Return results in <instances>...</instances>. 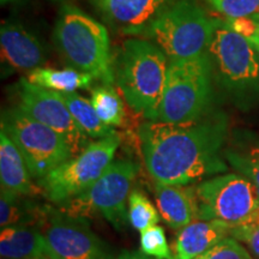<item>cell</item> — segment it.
Here are the masks:
<instances>
[{
  "mask_svg": "<svg viewBox=\"0 0 259 259\" xmlns=\"http://www.w3.org/2000/svg\"><path fill=\"white\" fill-rule=\"evenodd\" d=\"M213 84L235 106L259 105V51L253 42L218 19L208 51Z\"/></svg>",
  "mask_w": 259,
  "mask_h": 259,
  "instance_id": "obj_2",
  "label": "cell"
},
{
  "mask_svg": "<svg viewBox=\"0 0 259 259\" xmlns=\"http://www.w3.org/2000/svg\"><path fill=\"white\" fill-rule=\"evenodd\" d=\"M22 196L2 189L0 194V226L2 228L16 225L32 226L44 221L47 206L37 208L31 203H24Z\"/></svg>",
  "mask_w": 259,
  "mask_h": 259,
  "instance_id": "obj_21",
  "label": "cell"
},
{
  "mask_svg": "<svg viewBox=\"0 0 259 259\" xmlns=\"http://www.w3.org/2000/svg\"><path fill=\"white\" fill-rule=\"evenodd\" d=\"M213 79L208 54L169 60L157 116L155 121L183 124L210 113Z\"/></svg>",
  "mask_w": 259,
  "mask_h": 259,
  "instance_id": "obj_5",
  "label": "cell"
},
{
  "mask_svg": "<svg viewBox=\"0 0 259 259\" xmlns=\"http://www.w3.org/2000/svg\"><path fill=\"white\" fill-rule=\"evenodd\" d=\"M141 250L149 257L174 259L173 252L168 246L164 229L157 225L141 233Z\"/></svg>",
  "mask_w": 259,
  "mask_h": 259,
  "instance_id": "obj_25",
  "label": "cell"
},
{
  "mask_svg": "<svg viewBox=\"0 0 259 259\" xmlns=\"http://www.w3.org/2000/svg\"><path fill=\"white\" fill-rule=\"evenodd\" d=\"M17 95L19 108L63 136L72 149L73 156L92 143V138L82 131L58 92L41 88L22 78L17 84Z\"/></svg>",
  "mask_w": 259,
  "mask_h": 259,
  "instance_id": "obj_12",
  "label": "cell"
},
{
  "mask_svg": "<svg viewBox=\"0 0 259 259\" xmlns=\"http://www.w3.org/2000/svg\"><path fill=\"white\" fill-rule=\"evenodd\" d=\"M196 259H252V257L236 239L227 236Z\"/></svg>",
  "mask_w": 259,
  "mask_h": 259,
  "instance_id": "obj_27",
  "label": "cell"
},
{
  "mask_svg": "<svg viewBox=\"0 0 259 259\" xmlns=\"http://www.w3.org/2000/svg\"><path fill=\"white\" fill-rule=\"evenodd\" d=\"M227 130L226 115L211 112L183 124L143 122L138 137L148 173L155 183L183 186L225 173L228 166L221 153Z\"/></svg>",
  "mask_w": 259,
  "mask_h": 259,
  "instance_id": "obj_1",
  "label": "cell"
},
{
  "mask_svg": "<svg viewBox=\"0 0 259 259\" xmlns=\"http://www.w3.org/2000/svg\"><path fill=\"white\" fill-rule=\"evenodd\" d=\"M109 24L127 34L143 32L166 10L167 0H90Z\"/></svg>",
  "mask_w": 259,
  "mask_h": 259,
  "instance_id": "obj_13",
  "label": "cell"
},
{
  "mask_svg": "<svg viewBox=\"0 0 259 259\" xmlns=\"http://www.w3.org/2000/svg\"><path fill=\"white\" fill-rule=\"evenodd\" d=\"M0 254L3 259H48L41 229L27 225L2 228Z\"/></svg>",
  "mask_w": 259,
  "mask_h": 259,
  "instance_id": "obj_17",
  "label": "cell"
},
{
  "mask_svg": "<svg viewBox=\"0 0 259 259\" xmlns=\"http://www.w3.org/2000/svg\"><path fill=\"white\" fill-rule=\"evenodd\" d=\"M137 173L138 166L134 161L114 160L88 190L61 204V210L73 216L97 211L120 231L128 221L126 202Z\"/></svg>",
  "mask_w": 259,
  "mask_h": 259,
  "instance_id": "obj_10",
  "label": "cell"
},
{
  "mask_svg": "<svg viewBox=\"0 0 259 259\" xmlns=\"http://www.w3.org/2000/svg\"><path fill=\"white\" fill-rule=\"evenodd\" d=\"M54 44L71 69L106 85L115 83L111 40L105 25L72 5H64L54 25Z\"/></svg>",
  "mask_w": 259,
  "mask_h": 259,
  "instance_id": "obj_4",
  "label": "cell"
},
{
  "mask_svg": "<svg viewBox=\"0 0 259 259\" xmlns=\"http://www.w3.org/2000/svg\"><path fill=\"white\" fill-rule=\"evenodd\" d=\"M119 145V134L96 139L82 153L74 155L38 180V187L51 202L57 204H63L79 196L114 161Z\"/></svg>",
  "mask_w": 259,
  "mask_h": 259,
  "instance_id": "obj_9",
  "label": "cell"
},
{
  "mask_svg": "<svg viewBox=\"0 0 259 259\" xmlns=\"http://www.w3.org/2000/svg\"><path fill=\"white\" fill-rule=\"evenodd\" d=\"M118 259H151L149 255L143 253L142 251H135V252H124L119 255Z\"/></svg>",
  "mask_w": 259,
  "mask_h": 259,
  "instance_id": "obj_29",
  "label": "cell"
},
{
  "mask_svg": "<svg viewBox=\"0 0 259 259\" xmlns=\"http://www.w3.org/2000/svg\"><path fill=\"white\" fill-rule=\"evenodd\" d=\"M31 176L18 148L6 132L0 131V181L2 189L18 196H29L35 191Z\"/></svg>",
  "mask_w": 259,
  "mask_h": 259,
  "instance_id": "obj_18",
  "label": "cell"
},
{
  "mask_svg": "<svg viewBox=\"0 0 259 259\" xmlns=\"http://www.w3.org/2000/svg\"><path fill=\"white\" fill-rule=\"evenodd\" d=\"M226 19L252 17L259 14V0H205Z\"/></svg>",
  "mask_w": 259,
  "mask_h": 259,
  "instance_id": "obj_26",
  "label": "cell"
},
{
  "mask_svg": "<svg viewBox=\"0 0 259 259\" xmlns=\"http://www.w3.org/2000/svg\"><path fill=\"white\" fill-rule=\"evenodd\" d=\"M0 46L4 60L17 70L29 72L46 63V52L38 38L16 22L2 24Z\"/></svg>",
  "mask_w": 259,
  "mask_h": 259,
  "instance_id": "obj_14",
  "label": "cell"
},
{
  "mask_svg": "<svg viewBox=\"0 0 259 259\" xmlns=\"http://www.w3.org/2000/svg\"><path fill=\"white\" fill-rule=\"evenodd\" d=\"M94 108L105 124L112 127H119L125 122V105L122 97L113 88V85L96 87L92 90Z\"/></svg>",
  "mask_w": 259,
  "mask_h": 259,
  "instance_id": "obj_22",
  "label": "cell"
},
{
  "mask_svg": "<svg viewBox=\"0 0 259 259\" xmlns=\"http://www.w3.org/2000/svg\"><path fill=\"white\" fill-rule=\"evenodd\" d=\"M128 222L139 233L147 231L160 222L157 210L148 197L138 190H134L128 197Z\"/></svg>",
  "mask_w": 259,
  "mask_h": 259,
  "instance_id": "obj_23",
  "label": "cell"
},
{
  "mask_svg": "<svg viewBox=\"0 0 259 259\" xmlns=\"http://www.w3.org/2000/svg\"><path fill=\"white\" fill-rule=\"evenodd\" d=\"M254 223H259V211H258V213H257V218H255Z\"/></svg>",
  "mask_w": 259,
  "mask_h": 259,
  "instance_id": "obj_32",
  "label": "cell"
},
{
  "mask_svg": "<svg viewBox=\"0 0 259 259\" xmlns=\"http://www.w3.org/2000/svg\"><path fill=\"white\" fill-rule=\"evenodd\" d=\"M9 2H12V0H2V4H6Z\"/></svg>",
  "mask_w": 259,
  "mask_h": 259,
  "instance_id": "obj_33",
  "label": "cell"
},
{
  "mask_svg": "<svg viewBox=\"0 0 259 259\" xmlns=\"http://www.w3.org/2000/svg\"><path fill=\"white\" fill-rule=\"evenodd\" d=\"M155 199L162 220L170 228L181 229L197 220L194 186L155 183Z\"/></svg>",
  "mask_w": 259,
  "mask_h": 259,
  "instance_id": "obj_16",
  "label": "cell"
},
{
  "mask_svg": "<svg viewBox=\"0 0 259 259\" xmlns=\"http://www.w3.org/2000/svg\"><path fill=\"white\" fill-rule=\"evenodd\" d=\"M225 157L238 174L247 178L259 187V144L227 149Z\"/></svg>",
  "mask_w": 259,
  "mask_h": 259,
  "instance_id": "obj_24",
  "label": "cell"
},
{
  "mask_svg": "<svg viewBox=\"0 0 259 259\" xmlns=\"http://www.w3.org/2000/svg\"><path fill=\"white\" fill-rule=\"evenodd\" d=\"M40 229L48 259H113L111 248L82 216L47 206Z\"/></svg>",
  "mask_w": 259,
  "mask_h": 259,
  "instance_id": "obj_11",
  "label": "cell"
},
{
  "mask_svg": "<svg viewBox=\"0 0 259 259\" xmlns=\"http://www.w3.org/2000/svg\"><path fill=\"white\" fill-rule=\"evenodd\" d=\"M35 85L59 93H76L79 89H89L95 78L88 73L74 69H38L31 70L25 77Z\"/></svg>",
  "mask_w": 259,
  "mask_h": 259,
  "instance_id": "obj_19",
  "label": "cell"
},
{
  "mask_svg": "<svg viewBox=\"0 0 259 259\" xmlns=\"http://www.w3.org/2000/svg\"><path fill=\"white\" fill-rule=\"evenodd\" d=\"M251 42H253V45L255 47H257V50L259 51V36H257V37H253V38H251L250 40Z\"/></svg>",
  "mask_w": 259,
  "mask_h": 259,
  "instance_id": "obj_31",
  "label": "cell"
},
{
  "mask_svg": "<svg viewBox=\"0 0 259 259\" xmlns=\"http://www.w3.org/2000/svg\"><path fill=\"white\" fill-rule=\"evenodd\" d=\"M2 128L18 148L30 176L37 180L73 156L63 136L32 119L18 106L3 112Z\"/></svg>",
  "mask_w": 259,
  "mask_h": 259,
  "instance_id": "obj_7",
  "label": "cell"
},
{
  "mask_svg": "<svg viewBox=\"0 0 259 259\" xmlns=\"http://www.w3.org/2000/svg\"><path fill=\"white\" fill-rule=\"evenodd\" d=\"M232 227L216 220H194L178 232L173 241L174 259H196L231 235Z\"/></svg>",
  "mask_w": 259,
  "mask_h": 259,
  "instance_id": "obj_15",
  "label": "cell"
},
{
  "mask_svg": "<svg viewBox=\"0 0 259 259\" xmlns=\"http://www.w3.org/2000/svg\"><path fill=\"white\" fill-rule=\"evenodd\" d=\"M169 59L164 52L143 38H127L114 61L115 83L132 111L156 120Z\"/></svg>",
  "mask_w": 259,
  "mask_h": 259,
  "instance_id": "obj_3",
  "label": "cell"
},
{
  "mask_svg": "<svg viewBox=\"0 0 259 259\" xmlns=\"http://www.w3.org/2000/svg\"><path fill=\"white\" fill-rule=\"evenodd\" d=\"M59 93V92H58ZM61 99L82 131L92 139H102L113 136L116 130L103 122L94 108L92 101L77 93H59Z\"/></svg>",
  "mask_w": 259,
  "mask_h": 259,
  "instance_id": "obj_20",
  "label": "cell"
},
{
  "mask_svg": "<svg viewBox=\"0 0 259 259\" xmlns=\"http://www.w3.org/2000/svg\"><path fill=\"white\" fill-rule=\"evenodd\" d=\"M218 19L192 0H179L168 6L145 29L157 47L169 60L189 59L206 53Z\"/></svg>",
  "mask_w": 259,
  "mask_h": 259,
  "instance_id": "obj_6",
  "label": "cell"
},
{
  "mask_svg": "<svg viewBox=\"0 0 259 259\" xmlns=\"http://www.w3.org/2000/svg\"><path fill=\"white\" fill-rule=\"evenodd\" d=\"M252 17H253V19L255 21V24H257V32H255V35L253 37H257V36H259V14L252 16ZM253 37H252V38H253Z\"/></svg>",
  "mask_w": 259,
  "mask_h": 259,
  "instance_id": "obj_30",
  "label": "cell"
},
{
  "mask_svg": "<svg viewBox=\"0 0 259 259\" xmlns=\"http://www.w3.org/2000/svg\"><path fill=\"white\" fill-rule=\"evenodd\" d=\"M197 220L231 226L253 223L259 211V187L240 174H223L194 186Z\"/></svg>",
  "mask_w": 259,
  "mask_h": 259,
  "instance_id": "obj_8",
  "label": "cell"
},
{
  "mask_svg": "<svg viewBox=\"0 0 259 259\" xmlns=\"http://www.w3.org/2000/svg\"><path fill=\"white\" fill-rule=\"evenodd\" d=\"M231 236L238 241L245 242L259 259V223H246V225L233 226Z\"/></svg>",
  "mask_w": 259,
  "mask_h": 259,
  "instance_id": "obj_28",
  "label": "cell"
}]
</instances>
